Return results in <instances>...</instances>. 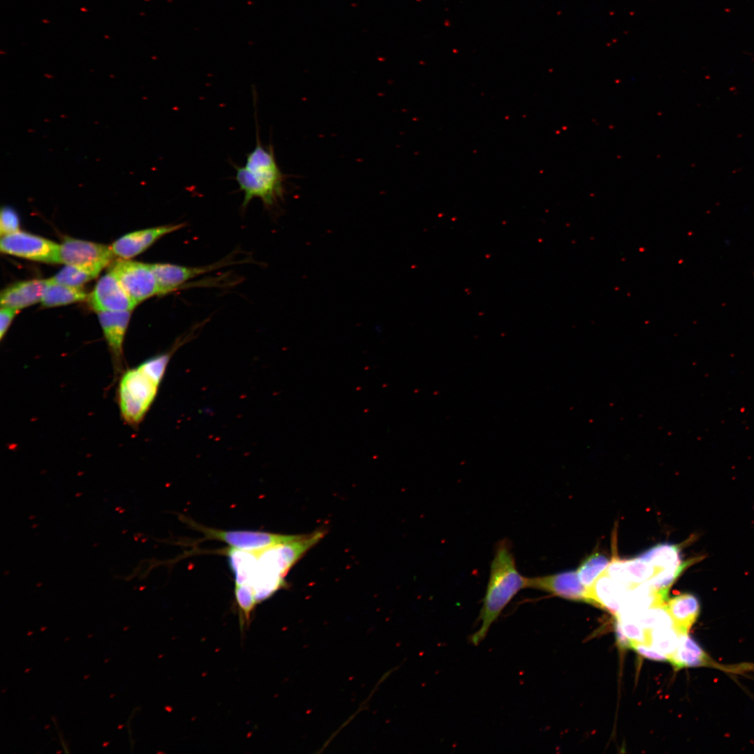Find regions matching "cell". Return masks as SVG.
<instances>
[{"label": "cell", "instance_id": "14", "mask_svg": "<svg viewBox=\"0 0 754 754\" xmlns=\"http://www.w3.org/2000/svg\"><path fill=\"white\" fill-rule=\"evenodd\" d=\"M605 571L628 589L646 582L656 572L653 566L638 556L627 560L614 557Z\"/></svg>", "mask_w": 754, "mask_h": 754}, {"label": "cell", "instance_id": "18", "mask_svg": "<svg viewBox=\"0 0 754 754\" xmlns=\"http://www.w3.org/2000/svg\"><path fill=\"white\" fill-rule=\"evenodd\" d=\"M669 662L677 670L711 665L709 656L688 633H680L678 646Z\"/></svg>", "mask_w": 754, "mask_h": 754}, {"label": "cell", "instance_id": "21", "mask_svg": "<svg viewBox=\"0 0 754 754\" xmlns=\"http://www.w3.org/2000/svg\"><path fill=\"white\" fill-rule=\"evenodd\" d=\"M621 616V615H619ZM635 620L646 630L655 628L674 627L666 605L651 607L633 616H626Z\"/></svg>", "mask_w": 754, "mask_h": 754}, {"label": "cell", "instance_id": "17", "mask_svg": "<svg viewBox=\"0 0 754 754\" xmlns=\"http://www.w3.org/2000/svg\"><path fill=\"white\" fill-rule=\"evenodd\" d=\"M666 607L675 628L680 633H688L699 616L697 598L690 593L679 594L667 601Z\"/></svg>", "mask_w": 754, "mask_h": 754}, {"label": "cell", "instance_id": "4", "mask_svg": "<svg viewBox=\"0 0 754 754\" xmlns=\"http://www.w3.org/2000/svg\"><path fill=\"white\" fill-rule=\"evenodd\" d=\"M108 272L117 278L137 304L154 295H160L158 283L150 264L120 258L109 265Z\"/></svg>", "mask_w": 754, "mask_h": 754}, {"label": "cell", "instance_id": "10", "mask_svg": "<svg viewBox=\"0 0 754 754\" xmlns=\"http://www.w3.org/2000/svg\"><path fill=\"white\" fill-rule=\"evenodd\" d=\"M228 265V262L224 260L202 267H186L170 263L150 264L158 283L160 295L175 291L189 280Z\"/></svg>", "mask_w": 754, "mask_h": 754}, {"label": "cell", "instance_id": "13", "mask_svg": "<svg viewBox=\"0 0 754 754\" xmlns=\"http://www.w3.org/2000/svg\"><path fill=\"white\" fill-rule=\"evenodd\" d=\"M628 590L604 571L587 588L589 603L606 609L616 616L622 607Z\"/></svg>", "mask_w": 754, "mask_h": 754}, {"label": "cell", "instance_id": "28", "mask_svg": "<svg viewBox=\"0 0 754 754\" xmlns=\"http://www.w3.org/2000/svg\"><path fill=\"white\" fill-rule=\"evenodd\" d=\"M631 648L646 658L658 661H668V658L665 655L658 652L649 645L633 644Z\"/></svg>", "mask_w": 754, "mask_h": 754}, {"label": "cell", "instance_id": "6", "mask_svg": "<svg viewBox=\"0 0 754 754\" xmlns=\"http://www.w3.org/2000/svg\"><path fill=\"white\" fill-rule=\"evenodd\" d=\"M0 249L6 254L36 262L59 263V244L25 232L17 231L1 236Z\"/></svg>", "mask_w": 754, "mask_h": 754}, {"label": "cell", "instance_id": "1", "mask_svg": "<svg viewBox=\"0 0 754 754\" xmlns=\"http://www.w3.org/2000/svg\"><path fill=\"white\" fill-rule=\"evenodd\" d=\"M528 577L519 571L510 542L502 539L496 543L491 562L488 582L479 614V628L471 637L478 645L517 593L527 588Z\"/></svg>", "mask_w": 754, "mask_h": 754}, {"label": "cell", "instance_id": "2", "mask_svg": "<svg viewBox=\"0 0 754 754\" xmlns=\"http://www.w3.org/2000/svg\"><path fill=\"white\" fill-rule=\"evenodd\" d=\"M234 167L235 179L244 193L242 208L255 198H260L266 207L273 206L282 198L285 175L277 164L272 145H262L258 126L256 146L246 154L245 165Z\"/></svg>", "mask_w": 754, "mask_h": 754}, {"label": "cell", "instance_id": "26", "mask_svg": "<svg viewBox=\"0 0 754 754\" xmlns=\"http://www.w3.org/2000/svg\"><path fill=\"white\" fill-rule=\"evenodd\" d=\"M235 596L240 614L244 617V623L249 621L257 605L252 588L249 584H235Z\"/></svg>", "mask_w": 754, "mask_h": 754}, {"label": "cell", "instance_id": "20", "mask_svg": "<svg viewBox=\"0 0 754 754\" xmlns=\"http://www.w3.org/2000/svg\"><path fill=\"white\" fill-rule=\"evenodd\" d=\"M228 557L235 584H249L257 566L256 552L232 548L228 552Z\"/></svg>", "mask_w": 754, "mask_h": 754}, {"label": "cell", "instance_id": "19", "mask_svg": "<svg viewBox=\"0 0 754 754\" xmlns=\"http://www.w3.org/2000/svg\"><path fill=\"white\" fill-rule=\"evenodd\" d=\"M41 304L46 307H54L82 301L88 297L82 287H73L47 279Z\"/></svg>", "mask_w": 754, "mask_h": 754}, {"label": "cell", "instance_id": "25", "mask_svg": "<svg viewBox=\"0 0 754 754\" xmlns=\"http://www.w3.org/2000/svg\"><path fill=\"white\" fill-rule=\"evenodd\" d=\"M616 623L630 642L631 645L633 644H649V630L643 628L631 618L623 616H616Z\"/></svg>", "mask_w": 754, "mask_h": 754}, {"label": "cell", "instance_id": "8", "mask_svg": "<svg viewBox=\"0 0 754 754\" xmlns=\"http://www.w3.org/2000/svg\"><path fill=\"white\" fill-rule=\"evenodd\" d=\"M87 300L90 307L97 313L131 311L138 305L109 272L98 280Z\"/></svg>", "mask_w": 754, "mask_h": 754}, {"label": "cell", "instance_id": "29", "mask_svg": "<svg viewBox=\"0 0 754 754\" xmlns=\"http://www.w3.org/2000/svg\"><path fill=\"white\" fill-rule=\"evenodd\" d=\"M17 310L1 307L0 311V339H3L8 331Z\"/></svg>", "mask_w": 754, "mask_h": 754}, {"label": "cell", "instance_id": "5", "mask_svg": "<svg viewBox=\"0 0 754 754\" xmlns=\"http://www.w3.org/2000/svg\"><path fill=\"white\" fill-rule=\"evenodd\" d=\"M111 246L73 238H66L59 244V263L83 268L99 274L113 261Z\"/></svg>", "mask_w": 754, "mask_h": 754}, {"label": "cell", "instance_id": "27", "mask_svg": "<svg viewBox=\"0 0 754 754\" xmlns=\"http://www.w3.org/2000/svg\"><path fill=\"white\" fill-rule=\"evenodd\" d=\"M19 218L14 209L10 207H3L0 214L1 236L19 231Z\"/></svg>", "mask_w": 754, "mask_h": 754}, {"label": "cell", "instance_id": "12", "mask_svg": "<svg viewBox=\"0 0 754 754\" xmlns=\"http://www.w3.org/2000/svg\"><path fill=\"white\" fill-rule=\"evenodd\" d=\"M131 311L98 312V318L111 353L116 373L122 370L123 343L131 317Z\"/></svg>", "mask_w": 754, "mask_h": 754}, {"label": "cell", "instance_id": "15", "mask_svg": "<svg viewBox=\"0 0 754 754\" xmlns=\"http://www.w3.org/2000/svg\"><path fill=\"white\" fill-rule=\"evenodd\" d=\"M47 282V279H31L6 288L1 293V307L18 311L41 302Z\"/></svg>", "mask_w": 754, "mask_h": 754}, {"label": "cell", "instance_id": "7", "mask_svg": "<svg viewBox=\"0 0 754 754\" xmlns=\"http://www.w3.org/2000/svg\"><path fill=\"white\" fill-rule=\"evenodd\" d=\"M200 529L207 538L223 541L234 549L250 552H258L295 540L300 535L253 531H223L201 527Z\"/></svg>", "mask_w": 754, "mask_h": 754}, {"label": "cell", "instance_id": "24", "mask_svg": "<svg viewBox=\"0 0 754 754\" xmlns=\"http://www.w3.org/2000/svg\"><path fill=\"white\" fill-rule=\"evenodd\" d=\"M98 275L83 268L66 265L56 275L50 279L55 283L73 287H82L85 283L96 278Z\"/></svg>", "mask_w": 754, "mask_h": 754}, {"label": "cell", "instance_id": "11", "mask_svg": "<svg viewBox=\"0 0 754 754\" xmlns=\"http://www.w3.org/2000/svg\"><path fill=\"white\" fill-rule=\"evenodd\" d=\"M184 226V223L168 224L135 231L117 239L111 248L115 256L129 259L145 251L162 237Z\"/></svg>", "mask_w": 754, "mask_h": 754}, {"label": "cell", "instance_id": "16", "mask_svg": "<svg viewBox=\"0 0 754 754\" xmlns=\"http://www.w3.org/2000/svg\"><path fill=\"white\" fill-rule=\"evenodd\" d=\"M681 550V545L662 543L647 549L638 557L653 566L656 572L662 570L686 569L702 558L697 556L683 561Z\"/></svg>", "mask_w": 754, "mask_h": 754}, {"label": "cell", "instance_id": "9", "mask_svg": "<svg viewBox=\"0 0 754 754\" xmlns=\"http://www.w3.org/2000/svg\"><path fill=\"white\" fill-rule=\"evenodd\" d=\"M527 588L547 592L562 598L589 603L587 588L580 582L575 571L528 577Z\"/></svg>", "mask_w": 754, "mask_h": 754}, {"label": "cell", "instance_id": "23", "mask_svg": "<svg viewBox=\"0 0 754 754\" xmlns=\"http://www.w3.org/2000/svg\"><path fill=\"white\" fill-rule=\"evenodd\" d=\"M609 563L608 559L600 553H594L587 557L577 569L580 582L586 588L591 586L596 579L605 570Z\"/></svg>", "mask_w": 754, "mask_h": 754}, {"label": "cell", "instance_id": "3", "mask_svg": "<svg viewBox=\"0 0 754 754\" xmlns=\"http://www.w3.org/2000/svg\"><path fill=\"white\" fill-rule=\"evenodd\" d=\"M159 385L139 367L123 374L117 399L121 415L128 424L137 426L144 419L156 398Z\"/></svg>", "mask_w": 754, "mask_h": 754}, {"label": "cell", "instance_id": "22", "mask_svg": "<svg viewBox=\"0 0 754 754\" xmlns=\"http://www.w3.org/2000/svg\"><path fill=\"white\" fill-rule=\"evenodd\" d=\"M679 636L675 627L652 629L649 630L648 645L665 655L669 661L678 646Z\"/></svg>", "mask_w": 754, "mask_h": 754}]
</instances>
